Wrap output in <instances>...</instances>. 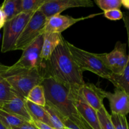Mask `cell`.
Returning <instances> with one entry per match:
<instances>
[{"label":"cell","instance_id":"5bb4252c","mask_svg":"<svg viewBox=\"0 0 129 129\" xmlns=\"http://www.w3.org/2000/svg\"><path fill=\"white\" fill-rule=\"evenodd\" d=\"M0 110L21 117L29 123H33L34 122V120L26 105L25 99L20 96L16 97L9 102L1 103Z\"/></svg>","mask_w":129,"mask_h":129},{"label":"cell","instance_id":"f546056e","mask_svg":"<svg viewBox=\"0 0 129 129\" xmlns=\"http://www.w3.org/2000/svg\"><path fill=\"white\" fill-rule=\"evenodd\" d=\"M33 123L39 129H54L51 126L39 121H34Z\"/></svg>","mask_w":129,"mask_h":129},{"label":"cell","instance_id":"4316f807","mask_svg":"<svg viewBox=\"0 0 129 129\" xmlns=\"http://www.w3.org/2000/svg\"><path fill=\"white\" fill-rule=\"evenodd\" d=\"M105 17L110 20H119L123 18V13L120 9H113L103 12Z\"/></svg>","mask_w":129,"mask_h":129},{"label":"cell","instance_id":"1f68e13d","mask_svg":"<svg viewBox=\"0 0 129 129\" xmlns=\"http://www.w3.org/2000/svg\"><path fill=\"white\" fill-rule=\"evenodd\" d=\"M5 22H6V20H5V16L4 15L3 13L2 10L1 9V6H0V29L2 27H3L5 25Z\"/></svg>","mask_w":129,"mask_h":129},{"label":"cell","instance_id":"44dd1931","mask_svg":"<svg viewBox=\"0 0 129 129\" xmlns=\"http://www.w3.org/2000/svg\"><path fill=\"white\" fill-rule=\"evenodd\" d=\"M17 96L23 98L11 88L5 79L0 81V104L12 100Z\"/></svg>","mask_w":129,"mask_h":129},{"label":"cell","instance_id":"cb8c5ba5","mask_svg":"<svg viewBox=\"0 0 129 129\" xmlns=\"http://www.w3.org/2000/svg\"><path fill=\"white\" fill-rule=\"evenodd\" d=\"M47 0H21L22 13H34L39 10Z\"/></svg>","mask_w":129,"mask_h":129},{"label":"cell","instance_id":"83f0119b","mask_svg":"<svg viewBox=\"0 0 129 129\" xmlns=\"http://www.w3.org/2000/svg\"><path fill=\"white\" fill-rule=\"evenodd\" d=\"M123 21L124 23L125 27L127 33V37H128V45L129 49V12L126 11V12L123 13ZM129 57V54H128Z\"/></svg>","mask_w":129,"mask_h":129},{"label":"cell","instance_id":"7402d4cb","mask_svg":"<svg viewBox=\"0 0 129 129\" xmlns=\"http://www.w3.org/2000/svg\"><path fill=\"white\" fill-rule=\"evenodd\" d=\"M45 110L47 112L49 115V120L50 122V125L54 129H66L65 124L62 120L61 117H59L56 112L50 106L46 104L44 107Z\"/></svg>","mask_w":129,"mask_h":129},{"label":"cell","instance_id":"3957f363","mask_svg":"<svg viewBox=\"0 0 129 129\" xmlns=\"http://www.w3.org/2000/svg\"><path fill=\"white\" fill-rule=\"evenodd\" d=\"M68 49L74 61L82 71H90L104 79H108L112 73L104 60L105 54H94L77 47L67 41Z\"/></svg>","mask_w":129,"mask_h":129},{"label":"cell","instance_id":"6da1fadb","mask_svg":"<svg viewBox=\"0 0 129 129\" xmlns=\"http://www.w3.org/2000/svg\"><path fill=\"white\" fill-rule=\"evenodd\" d=\"M44 77H50L71 91L79 90L84 84L83 73L74 61L67 45L62 41L45 64Z\"/></svg>","mask_w":129,"mask_h":129},{"label":"cell","instance_id":"2e32d148","mask_svg":"<svg viewBox=\"0 0 129 129\" xmlns=\"http://www.w3.org/2000/svg\"><path fill=\"white\" fill-rule=\"evenodd\" d=\"M116 88L124 91L129 96V57L127 64L121 74L112 73L108 79Z\"/></svg>","mask_w":129,"mask_h":129},{"label":"cell","instance_id":"4dcf8cb0","mask_svg":"<svg viewBox=\"0 0 129 129\" xmlns=\"http://www.w3.org/2000/svg\"><path fill=\"white\" fill-rule=\"evenodd\" d=\"M63 122L65 124L66 129H81L69 119H64Z\"/></svg>","mask_w":129,"mask_h":129},{"label":"cell","instance_id":"f1b7e54d","mask_svg":"<svg viewBox=\"0 0 129 129\" xmlns=\"http://www.w3.org/2000/svg\"><path fill=\"white\" fill-rule=\"evenodd\" d=\"M12 129H39L34 123H29V122H26L24 124L19 126V127H15Z\"/></svg>","mask_w":129,"mask_h":129},{"label":"cell","instance_id":"d6a6232c","mask_svg":"<svg viewBox=\"0 0 129 129\" xmlns=\"http://www.w3.org/2000/svg\"><path fill=\"white\" fill-rule=\"evenodd\" d=\"M122 6L127 9L129 12V0H122Z\"/></svg>","mask_w":129,"mask_h":129},{"label":"cell","instance_id":"ffe728a7","mask_svg":"<svg viewBox=\"0 0 129 129\" xmlns=\"http://www.w3.org/2000/svg\"><path fill=\"white\" fill-rule=\"evenodd\" d=\"M25 99L38 105L45 107L46 105V99L43 86L41 84L35 86L30 90Z\"/></svg>","mask_w":129,"mask_h":129},{"label":"cell","instance_id":"ac0fdd59","mask_svg":"<svg viewBox=\"0 0 129 129\" xmlns=\"http://www.w3.org/2000/svg\"><path fill=\"white\" fill-rule=\"evenodd\" d=\"M0 6L5 16L6 21L22 13L21 0H5Z\"/></svg>","mask_w":129,"mask_h":129},{"label":"cell","instance_id":"5b68a950","mask_svg":"<svg viewBox=\"0 0 129 129\" xmlns=\"http://www.w3.org/2000/svg\"><path fill=\"white\" fill-rule=\"evenodd\" d=\"M44 76L39 69L25 70L7 74L4 79L8 83L11 88L17 92L24 99L33 88L40 84Z\"/></svg>","mask_w":129,"mask_h":129},{"label":"cell","instance_id":"603a6c76","mask_svg":"<svg viewBox=\"0 0 129 129\" xmlns=\"http://www.w3.org/2000/svg\"><path fill=\"white\" fill-rule=\"evenodd\" d=\"M97 115L101 129H115L114 125L111 119L110 115L107 110L105 106L97 111Z\"/></svg>","mask_w":129,"mask_h":129},{"label":"cell","instance_id":"ba28073f","mask_svg":"<svg viewBox=\"0 0 129 129\" xmlns=\"http://www.w3.org/2000/svg\"><path fill=\"white\" fill-rule=\"evenodd\" d=\"M93 6V2L89 0H47L39 10L48 19L71 8Z\"/></svg>","mask_w":129,"mask_h":129},{"label":"cell","instance_id":"8992f818","mask_svg":"<svg viewBox=\"0 0 129 129\" xmlns=\"http://www.w3.org/2000/svg\"><path fill=\"white\" fill-rule=\"evenodd\" d=\"M34 13H21L5 22L3 26L1 52L14 50L16 41Z\"/></svg>","mask_w":129,"mask_h":129},{"label":"cell","instance_id":"484cf974","mask_svg":"<svg viewBox=\"0 0 129 129\" xmlns=\"http://www.w3.org/2000/svg\"><path fill=\"white\" fill-rule=\"evenodd\" d=\"M115 129H129V123L126 116L112 113L110 115Z\"/></svg>","mask_w":129,"mask_h":129},{"label":"cell","instance_id":"7a4b0ae2","mask_svg":"<svg viewBox=\"0 0 129 129\" xmlns=\"http://www.w3.org/2000/svg\"><path fill=\"white\" fill-rule=\"evenodd\" d=\"M45 91L46 104L57 113L62 120L69 119L81 129H92L77 110L71 93L50 77H44L41 83Z\"/></svg>","mask_w":129,"mask_h":129},{"label":"cell","instance_id":"4fadbf2b","mask_svg":"<svg viewBox=\"0 0 129 129\" xmlns=\"http://www.w3.org/2000/svg\"><path fill=\"white\" fill-rule=\"evenodd\" d=\"M112 113L126 116L129 113V96L124 91L115 89L113 93L106 92Z\"/></svg>","mask_w":129,"mask_h":129},{"label":"cell","instance_id":"52a82bcc","mask_svg":"<svg viewBox=\"0 0 129 129\" xmlns=\"http://www.w3.org/2000/svg\"><path fill=\"white\" fill-rule=\"evenodd\" d=\"M47 21V18L40 10L35 11L16 41L14 50L23 51L39 36L44 34L43 29Z\"/></svg>","mask_w":129,"mask_h":129},{"label":"cell","instance_id":"277c9868","mask_svg":"<svg viewBox=\"0 0 129 129\" xmlns=\"http://www.w3.org/2000/svg\"><path fill=\"white\" fill-rule=\"evenodd\" d=\"M44 34L39 36L35 41L31 43L25 50L23 51L21 57L16 63L11 66H7L5 76L10 73L25 70L39 69L41 71L45 69V65L43 63L40 54L43 43Z\"/></svg>","mask_w":129,"mask_h":129},{"label":"cell","instance_id":"836d02e7","mask_svg":"<svg viewBox=\"0 0 129 129\" xmlns=\"http://www.w3.org/2000/svg\"><path fill=\"white\" fill-rule=\"evenodd\" d=\"M0 129H8V128H6V127H5V126L3 125V124L0 122Z\"/></svg>","mask_w":129,"mask_h":129},{"label":"cell","instance_id":"e0dca14e","mask_svg":"<svg viewBox=\"0 0 129 129\" xmlns=\"http://www.w3.org/2000/svg\"><path fill=\"white\" fill-rule=\"evenodd\" d=\"M25 101L29 113L31 115L34 121H39L51 126L48 113L44 107L31 103L26 99H25Z\"/></svg>","mask_w":129,"mask_h":129},{"label":"cell","instance_id":"9a60e30c","mask_svg":"<svg viewBox=\"0 0 129 129\" xmlns=\"http://www.w3.org/2000/svg\"><path fill=\"white\" fill-rule=\"evenodd\" d=\"M43 36L40 58L45 65L47 62L50 59L53 52L61 43L64 38L61 34L57 33H44Z\"/></svg>","mask_w":129,"mask_h":129},{"label":"cell","instance_id":"30bf717a","mask_svg":"<svg viewBox=\"0 0 129 129\" xmlns=\"http://www.w3.org/2000/svg\"><path fill=\"white\" fill-rule=\"evenodd\" d=\"M102 13L91 15L86 17L73 18V16L68 15H57L47 19L46 23L43 29V34L44 33H57L61 34L62 31L71 27L76 23L84 20L86 19L91 18L98 15Z\"/></svg>","mask_w":129,"mask_h":129},{"label":"cell","instance_id":"8fae6325","mask_svg":"<svg viewBox=\"0 0 129 129\" xmlns=\"http://www.w3.org/2000/svg\"><path fill=\"white\" fill-rule=\"evenodd\" d=\"M83 99L96 111L103 107V100L106 98V92L92 83H84L78 90Z\"/></svg>","mask_w":129,"mask_h":129},{"label":"cell","instance_id":"9c48e42d","mask_svg":"<svg viewBox=\"0 0 129 129\" xmlns=\"http://www.w3.org/2000/svg\"><path fill=\"white\" fill-rule=\"evenodd\" d=\"M128 60L127 54V45L118 41L114 49L110 53L105 54L104 60L107 68L113 74L123 73Z\"/></svg>","mask_w":129,"mask_h":129},{"label":"cell","instance_id":"d4e9b609","mask_svg":"<svg viewBox=\"0 0 129 129\" xmlns=\"http://www.w3.org/2000/svg\"><path fill=\"white\" fill-rule=\"evenodd\" d=\"M94 3L103 11L120 9L122 6V0H95Z\"/></svg>","mask_w":129,"mask_h":129},{"label":"cell","instance_id":"d6986e66","mask_svg":"<svg viewBox=\"0 0 129 129\" xmlns=\"http://www.w3.org/2000/svg\"><path fill=\"white\" fill-rule=\"evenodd\" d=\"M0 122L8 129H12L26 123V121L15 115L0 110Z\"/></svg>","mask_w":129,"mask_h":129},{"label":"cell","instance_id":"7c38bea8","mask_svg":"<svg viewBox=\"0 0 129 129\" xmlns=\"http://www.w3.org/2000/svg\"><path fill=\"white\" fill-rule=\"evenodd\" d=\"M69 91L73 96L74 105L78 113L80 114L86 123L92 129H101L97 115V111L86 103L81 96L79 94L78 90L75 91Z\"/></svg>","mask_w":129,"mask_h":129}]
</instances>
